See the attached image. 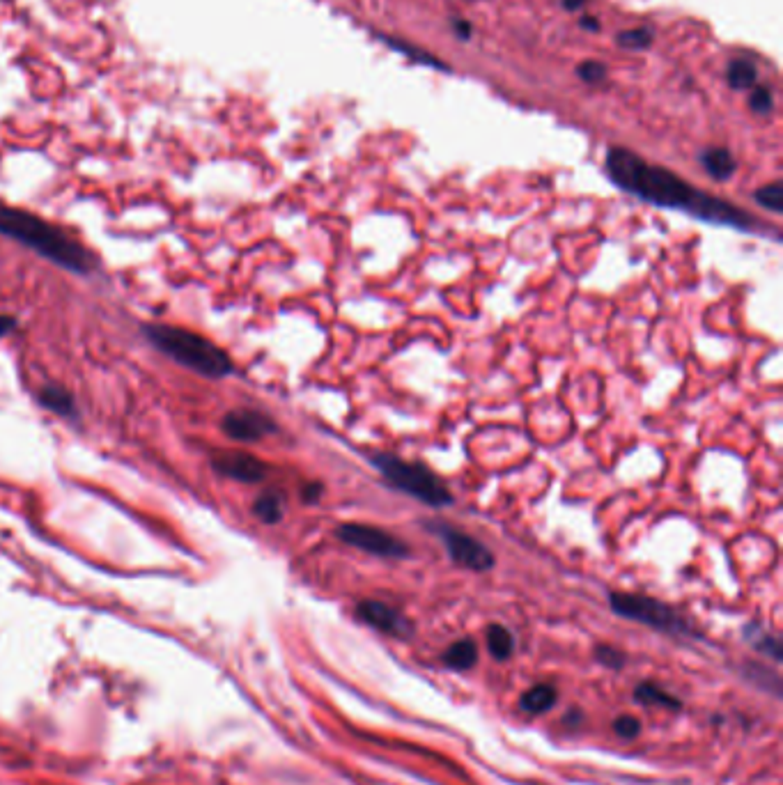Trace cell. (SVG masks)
Wrapping results in <instances>:
<instances>
[{
    "label": "cell",
    "mask_w": 783,
    "mask_h": 785,
    "mask_svg": "<svg viewBox=\"0 0 783 785\" xmlns=\"http://www.w3.org/2000/svg\"><path fill=\"white\" fill-rule=\"evenodd\" d=\"M604 170L618 189L655 207L682 209V212L692 214L694 219L751 232V235H770V225L761 223L738 205L696 189L680 175L662 166H653L625 147H611L607 159H604Z\"/></svg>",
    "instance_id": "cell-1"
},
{
    "label": "cell",
    "mask_w": 783,
    "mask_h": 785,
    "mask_svg": "<svg viewBox=\"0 0 783 785\" xmlns=\"http://www.w3.org/2000/svg\"><path fill=\"white\" fill-rule=\"evenodd\" d=\"M0 235L17 239L65 269L79 271V274L92 269V255L79 242H74L56 225L37 219L35 214L23 212V209L0 207Z\"/></svg>",
    "instance_id": "cell-2"
},
{
    "label": "cell",
    "mask_w": 783,
    "mask_h": 785,
    "mask_svg": "<svg viewBox=\"0 0 783 785\" xmlns=\"http://www.w3.org/2000/svg\"><path fill=\"white\" fill-rule=\"evenodd\" d=\"M145 333L154 347H159L170 359L186 365L189 370H196L198 375L228 377L232 372L230 356L198 333L166 324L145 326Z\"/></svg>",
    "instance_id": "cell-3"
},
{
    "label": "cell",
    "mask_w": 783,
    "mask_h": 785,
    "mask_svg": "<svg viewBox=\"0 0 783 785\" xmlns=\"http://www.w3.org/2000/svg\"><path fill=\"white\" fill-rule=\"evenodd\" d=\"M368 462L382 473L386 483H391L402 494L414 496L430 508H448L455 503V496L437 473L421 462H407L391 453H370Z\"/></svg>",
    "instance_id": "cell-4"
},
{
    "label": "cell",
    "mask_w": 783,
    "mask_h": 785,
    "mask_svg": "<svg viewBox=\"0 0 783 785\" xmlns=\"http://www.w3.org/2000/svg\"><path fill=\"white\" fill-rule=\"evenodd\" d=\"M609 604L618 616L637 620V623L660 629V632L676 634V636L694 634L692 625H689L687 620L673 609V606L664 604L660 600H653V597L632 595V593H611Z\"/></svg>",
    "instance_id": "cell-5"
},
{
    "label": "cell",
    "mask_w": 783,
    "mask_h": 785,
    "mask_svg": "<svg viewBox=\"0 0 783 785\" xmlns=\"http://www.w3.org/2000/svg\"><path fill=\"white\" fill-rule=\"evenodd\" d=\"M425 528H428L432 535H437L441 544H444L448 558H451L455 565L467 567V570L474 572H487L494 567L492 551L480 540L471 538L469 533H464L460 528L446 522H428Z\"/></svg>",
    "instance_id": "cell-6"
},
{
    "label": "cell",
    "mask_w": 783,
    "mask_h": 785,
    "mask_svg": "<svg viewBox=\"0 0 783 785\" xmlns=\"http://www.w3.org/2000/svg\"><path fill=\"white\" fill-rule=\"evenodd\" d=\"M333 535H336V538L343 544H350V547H354V549H361V551H366V554L379 556V558H407L409 554H412V549H409L405 542L393 538L391 533H386L377 526L347 522V524L336 526Z\"/></svg>",
    "instance_id": "cell-7"
},
{
    "label": "cell",
    "mask_w": 783,
    "mask_h": 785,
    "mask_svg": "<svg viewBox=\"0 0 783 785\" xmlns=\"http://www.w3.org/2000/svg\"><path fill=\"white\" fill-rule=\"evenodd\" d=\"M223 432L228 434L230 439L242 441V443H253L267 434H274L278 427L271 421L267 414L253 409H237L230 411V414L223 418Z\"/></svg>",
    "instance_id": "cell-8"
},
{
    "label": "cell",
    "mask_w": 783,
    "mask_h": 785,
    "mask_svg": "<svg viewBox=\"0 0 783 785\" xmlns=\"http://www.w3.org/2000/svg\"><path fill=\"white\" fill-rule=\"evenodd\" d=\"M356 613H359V618L363 623L379 629V632L389 634V636H398V639H409V636L414 634V627L409 620L402 616L400 611L391 609L389 604L384 602H375V600H363L359 606H356Z\"/></svg>",
    "instance_id": "cell-9"
},
{
    "label": "cell",
    "mask_w": 783,
    "mask_h": 785,
    "mask_svg": "<svg viewBox=\"0 0 783 785\" xmlns=\"http://www.w3.org/2000/svg\"><path fill=\"white\" fill-rule=\"evenodd\" d=\"M214 469L228 476L232 480H239V483H260V480L267 478V464L258 460V457L251 453H242V450H235V453H221L214 457Z\"/></svg>",
    "instance_id": "cell-10"
},
{
    "label": "cell",
    "mask_w": 783,
    "mask_h": 785,
    "mask_svg": "<svg viewBox=\"0 0 783 785\" xmlns=\"http://www.w3.org/2000/svg\"><path fill=\"white\" fill-rule=\"evenodd\" d=\"M699 161L705 173L715 182L731 180L735 170H738V161H735L731 150H726V147H705L699 154Z\"/></svg>",
    "instance_id": "cell-11"
},
{
    "label": "cell",
    "mask_w": 783,
    "mask_h": 785,
    "mask_svg": "<svg viewBox=\"0 0 783 785\" xmlns=\"http://www.w3.org/2000/svg\"><path fill=\"white\" fill-rule=\"evenodd\" d=\"M253 512L260 522L265 524H278L285 515V496L276 489H269V492L260 494L253 503Z\"/></svg>",
    "instance_id": "cell-12"
},
{
    "label": "cell",
    "mask_w": 783,
    "mask_h": 785,
    "mask_svg": "<svg viewBox=\"0 0 783 785\" xmlns=\"http://www.w3.org/2000/svg\"><path fill=\"white\" fill-rule=\"evenodd\" d=\"M556 701H558V691L554 685H536L522 696L519 707L529 714H542V712L552 710Z\"/></svg>",
    "instance_id": "cell-13"
},
{
    "label": "cell",
    "mask_w": 783,
    "mask_h": 785,
    "mask_svg": "<svg viewBox=\"0 0 783 785\" xmlns=\"http://www.w3.org/2000/svg\"><path fill=\"white\" fill-rule=\"evenodd\" d=\"M726 81L733 90H751L758 81V69L747 58H733L726 67Z\"/></svg>",
    "instance_id": "cell-14"
},
{
    "label": "cell",
    "mask_w": 783,
    "mask_h": 785,
    "mask_svg": "<svg viewBox=\"0 0 783 785\" xmlns=\"http://www.w3.org/2000/svg\"><path fill=\"white\" fill-rule=\"evenodd\" d=\"M441 659H444V664L448 668H455V671H467V668H471V666L476 664L478 648H476V643L471 641V639H462V641L453 643L451 648L444 652V657H441Z\"/></svg>",
    "instance_id": "cell-15"
},
{
    "label": "cell",
    "mask_w": 783,
    "mask_h": 785,
    "mask_svg": "<svg viewBox=\"0 0 783 785\" xmlns=\"http://www.w3.org/2000/svg\"><path fill=\"white\" fill-rule=\"evenodd\" d=\"M487 648L494 659H508L515 652V639L503 625H490L487 627Z\"/></svg>",
    "instance_id": "cell-16"
},
{
    "label": "cell",
    "mask_w": 783,
    "mask_h": 785,
    "mask_svg": "<svg viewBox=\"0 0 783 785\" xmlns=\"http://www.w3.org/2000/svg\"><path fill=\"white\" fill-rule=\"evenodd\" d=\"M40 400H42L44 407H49L51 411H56V414H62V416H69L74 411L72 395H69L67 391H62V388H58V386H46L44 391L40 393Z\"/></svg>",
    "instance_id": "cell-17"
},
{
    "label": "cell",
    "mask_w": 783,
    "mask_h": 785,
    "mask_svg": "<svg viewBox=\"0 0 783 785\" xmlns=\"http://www.w3.org/2000/svg\"><path fill=\"white\" fill-rule=\"evenodd\" d=\"M634 698L641 701L643 705H662V707H680V703L673 698L669 691L660 689L657 685H650V682H643V685L634 691Z\"/></svg>",
    "instance_id": "cell-18"
},
{
    "label": "cell",
    "mask_w": 783,
    "mask_h": 785,
    "mask_svg": "<svg viewBox=\"0 0 783 785\" xmlns=\"http://www.w3.org/2000/svg\"><path fill=\"white\" fill-rule=\"evenodd\" d=\"M754 200L763 209H767V212L781 214L783 212V186H781V182H772V184L761 186V189H756Z\"/></svg>",
    "instance_id": "cell-19"
},
{
    "label": "cell",
    "mask_w": 783,
    "mask_h": 785,
    "mask_svg": "<svg viewBox=\"0 0 783 785\" xmlns=\"http://www.w3.org/2000/svg\"><path fill=\"white\" fill-rule=\"evenodd\" d=\"M655 40V30L643 26V28H632V30H623L616 37V42L620 46H625V49H632V51H641V49H648L650 44Z\"/></svg>",
    "instance_id": "cell-20"
},
{
    "label": "cell",
    "mask_w": 783,
    "mask_h": 785,
    "mask_svg": "<svg viewBox=\"0 0 783 785\" xmlns=\"http://www.w3.org/2000/svg\"><path fill=\"white\" fill-rule=\"evenodd\" d=\"M749 108L754 111L756 115H767L772 113L774 108V95L770 88H763V85H758V88L751 90L749 95Z\"/></svg>",
    "instance_id": "cell-21"
},
{
    "label": "cell",
    "mask_w": 783,
    "mask_h": 785,
    "mask_svg": "<svg viewBox=\"0 0 783 785\" xmlns=\"http://www.w3.org/2000/svg\"><path fill=\"white\" fill-rule=\"evenodd\" d=\"M754 629L758 632V636H756V639H754V636H749V639H751V643L756 645V650L765 652V655H770V657H774L779 662V659H781V643H779L777 636L767 634V632H763V629H758V627H754Z\"/></svg>",
    "instance_id": "cell-22"
},
{
    "label": "cell",
    "mask_w": 783,
    "mask_h": 785,
    "mask_svg": "<svg viewBox=\"0 0 783 785\" xmlns=\"http://www.w3.org/2000/svg\"><path fill=\"white\" fill-rule=\"evenodd\" d=\"M577 76L586 83H600L607 79V67L598 60H586L577 67Z\"/></svg>",
    "instance_id": "cell-23"
},
{
    "label": "cell",
    "mask_w": 783,
    "mask_h": 785,
    "mask_svg": "<svg viewBox=\"0 0 783 785\" xmlns=\"http://www.w3.org/2000/svg\"><path fill=\"white\" fill-rule=\"evenodd\" d=\"M614 730L618 737H623V740H634V737L639 735L641 724L634 717H620L618 721H614Z\"/></svg>",
    "instance_id": "cell-24"
},
{
    "label": "cell",
    "mask_w": 783,
    "mask_h": 785,
    "mask_svg": "<svg viewBox=\"0 0 783 785\" xmlns=\"http://www.w3.org/2000/svg\"><path fill=\"white\" fill-rule=\"evenodd\" d=\"M598 659L602 664H607L611 668L623 666V655L616 648H609V645H600L598 648Z\"/></svg>",
    "instance_id": "cell-25"
},
{
    "label": "cell",
    "mask_w": 783,
    "mask_h": 785,
    "mask_svg": "<svg viewBox=\"0 0 783 785\" xmlns=\"http://www.w3.org/2000/svg\"><path fill=\"white\" fill-rule=\"evenodd\" d=\"M322 494H324V485L322 483H308L304 489H301V499H304V503H308V505H313V503L320 501Z\"/></svg>",
    "instance_id": "cell-26"
},
{
    "label": "cell",
    "mask_w": 783,
    "mask_h": 785,
    "mask_svg": "<svg viewBox=\"0 0 783 785\" xmlns=\"http://www.w3.org/2000/svg\"><path fill=\"white\" fill-rule=\"evenodd\" d=\"M14 326H17V324H14L12 317H5V315H0V338L7 336V333H10V331L14 329Z\"/></svg>",
    "instance_id": "cell-27"
},
{
    "label": "cell",
    "mask_w": 783,
    "mask_h": 785,
    "mask_svg": "<svg viewBox=\"0 0 783 785\" xmlns=\"http://www.w3.org/2000/svg\"><path fill=\"white\" fill-rule=\"evenodd\" d=\"M584 3L586 0H563V7L568 12H577V10H581V7H584Z\"/></svg>",
    "instance_id": "cell-28"
},
{
    "label": "cell",
    "mask_w": 783,
    "mask_h": 785,
    "mask_svg": "<svg viewBox=\"0 0 783 785\" xmlns=\"http://www.w3.org/2000/svg\"><path fill=\"white\" fill-rule=\"evenodd\" d=\"M581 26L588 28V30H598V28H600V23H598V21H593V19H581Z\"/></svg>",
    "instance_id": "cell-29"
}]
</instances>
